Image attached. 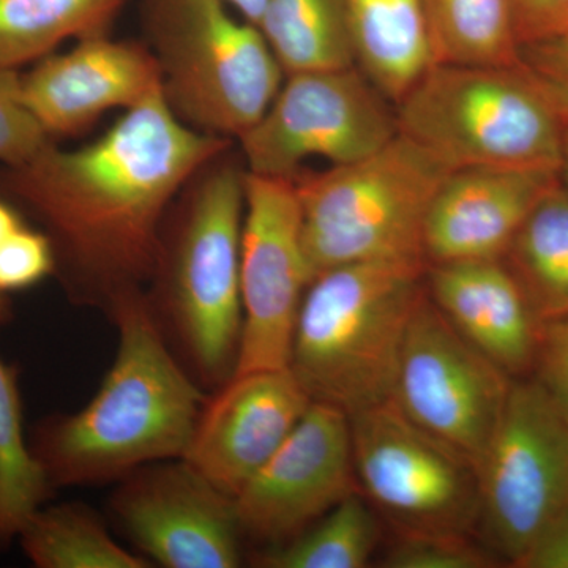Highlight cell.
I'll use <instances>...</instances> for the list:
<instances>
[{
    "instance_id": "12",
    "label": "cell",
    "mask_w": 568,
    "mask_h": 568,
    "mask_svg": "<svg viewBox=\"0 0 568 568\" xmlns=\"http://www.w3.org/2000/svg\"><path fill=\"white\" fill-rule=\"evenodd\" d=\"M310 284L293 179L245 174L241 242L244 308L234 375L287 368L295 321Z\"/></svg>"
},
{
    "instance_id": "22",
    "label": "cell",
    "mask_w": 568,
    "mask_h": 568,
    "mask_svg": "<svg viewBox=\"0 0 568 568\" xmlns=\"http://www.w3.org/2000/svg\"><path fill=\"white\" fill-rule=\"evenodd\" d=\"M126 0H0V71L52 54L70 39L106 33Z\"/></svg>"
},
{
    "instance_id": "8",
    "label": "cell",
    "mask_w": 568,
    "mask_h": 568,
    "mask_svg": "<svg viewBox=\"0 0 568 568\" xmlns=\"http://www.w3.org/2000/svg\"><path fill=\"white\" fill-rule=\"evenodd\" d=\"M477 476V532L518 567L568 504V422L537 379H514Z\"/></svg>"
},
{
    "instance_id": "21",
    "label": "cell",
    "mask_w": 568,
    "mask_h": 568,
    "mask_svg": "<svg viewBox=\"0 0 568 568\" xmlns=\"http://www.w3.org/2000/svg\"><path fill=\"white\" fill-rule=\"evenodd\" d=\"M257 28L284 74L355 65L347 0H267Z\"/></svg>"
},
{
    "instance_id": "35",
    "label": "cell",
    "mask_w": 568,
    "mask_h": 568,
    "mask_svg": "<svg viewBox=\"0 0 568 568\" xmlns=\"http://www.w3.org/2000/svg\"><path fill=\"white\" fill-rule=\"evenodd\" d=\"M230 9L237 11L241 18L245 21L252 22V24H260L261 18H263L265 2L267 0H223Z\"/></svg>"
},
{
    "instance_id": "34",
    "label": "cell",
    "mask_w": 568,
    "mask_h": 568,
    "mask_svg": "<svg viewBox=\"0 0 568 568\" xmlns=\"http://www.w3.org/2000/svg\"><path fill=\"white\" fill-rule=\"evenodd\" d=\"M26 223L24 216L21 212L10 204L9 201L0 197V245L10 237L14 231L20 230L22 224Z\"/></svg>"
},
{
    "instance_id": "15",
    "label": "cell",
    "mask_w": 568,
    "mask_h": 568,
    "mask_svg": "<svg viewBox=\"0 0 568 568\" xmlns=\"http://www.w3.org/2000/svg\"><path fill=\"white\" fill-rule=\"evenodd\" d=\"M310 405L290 368L234 375L209 394L182 458L235 497L282 447Z\"/></svg>"
},
{
    "instance_id": "25",
    "label": "cell",
    "mask_w": 568,
    "mask_h": 568,
    "mask_svg": "<svg viewBox=\"0 0 568 568\" xmlns=\"http://www.w3.org/2000/svg\"><path fill=\"white\" fill-rule=\"evenodd\" d=\"M433 63L515 65L519 44L508 0H422Z\"/></svg>"
},
{
    "instance_id": "29",
    "label": "cell",
    "mask_w": 568,
    "mask_h": 568,
    "mask_svg": "<svg viewBox=\"0 0 568 568\" xmlns=\"http://www.w3.org/2000/svg\"><path fill=\"white\" fill-rule=\"evenodd\" d=\"M54 272L50 237L28 223L0 245V295L31 290Z\"/></svg>"
},
{
    "instance_id": "11",
    "label": "cell",
    "mask_w": 568,
    "mask_h": 568,
    "mask_svg": "<svg viewBox=\"0 0 568 568\" xmlns=\"http://www.w3.org/2000/svg\"><path fill=\"white\" fill-rule=\"evenodd\" d=\"M514 377L467 343L425 293L409 327L392 399L418 426L478 466Z\"/></svg>"
},
{
    "instance_id": "23",
    "label": "cell",
    "mask_w": 568,
    "mask_h": 568,
    "mask_svg": "<svg viewBox=\"0 0 568 568\" xmlns=\"http://www.w3.org/2000/svg\"><path fill=\"white\" fill-rule=\"evenodd\" d=\"M9 295H0V323L10 320ZM20 372L0 358V551L20 536L29 518L54 495L24 435Z\"/></svg>"
},
{
    "instance_id": "13",
    "label": "cell",
    "mask_w": 568,
    "mask_h": 568,
    "mask_svg": "<svg viewBox=\"0 0 568 568\" xmlns=\"http://www.w3.org/2000/svg\"><path fill=\"white\" fill-rule=\"evenodd\" d=\"M111 495L112 519L138 552L166 568H235L244 530L234 497L183 458L133 470Z\"/></svg>"
},
{
    "instance_id": "36",
    "label": "cell",
    "mask_w": 568,
    "mask_h": 568,
    "mask_svg": "<svg viewBox=\"0 0 568 568\" xmlns=\"http://www.w3.org/2000/svg\"><path fill=\"white\" fill-rule=\"evenodd\" d=\"M560 181L568 190V122H564L562 132V160H560Z\"/></svg>"
},
{
    "instance_id": "4",
    "label": "cell",
    "mask_w": 568,
    "mask_h": 568,
    "mask_svg": "<svg viewBox=\"0 0 568 568\" xmlns=\"http://www.w3.org/2000/svg\"><path fill=\"white\" fill-rule=\"evenodd\" d=\"M425 272V263L381 261L342 265L310 282L287 368L312 402L351 417L392 398Z\"/></svg>"
},
{
    "instance_id": "1",
    "label": "cell",
    "mask_w": 568,
    "mask_h": 568,
    "mask_svg": "<svg viewBox=\"0 0 568 568\" xmlns=\"http://www.w3.org/2000/svg\"><path fill=\"white\" fill-rule=\"evenodd\" d=\"M233 142L186 126L160 91L84 148L0 166V197L50 237L67 297L108 316L148 291L174 201Z\"/></svg>"
},
{
    "instance_id": "7",
    "label": "cell",
    "mask_w": 568,
    "mask_h": 568,
    "mask_svg": "<svg viewBox=\"0 0 568 568\" xmlns=\"http://www.w3.org/2000/svg\"><path fill=\"white\" fill-rule=\"evenodd\" d=\"M223 0H142L162 95L196 132L237 141L274 102L286 78L257 26Z\"/></svg>"
},
{
    "instance_id": "26",
    "label": "cell",
    "mask_w": 568,
    "mask_h": 568,
    "mask_svg": "<svg viewBox=\"0 0 568 568\" xmlns=\"http://www.w3.org/2000/svg\"><path fill=\"white\" fill-rule=\"evenodd\" d=\"M379 540L377 514L362 493H354L301 536L265 548L254 562L267 568H364Z\"/></svg>"
},
{
    "instance_id": "30",
    "label": "cell",
    "mask_w": 568,
    "mask_h": 568,
    "mask_svg": "<svg viewBox=\"0 0 568 568\" xmlns=\"http://www.w3.org/2000/svg\"><path fill=\"white\" fill-rule=\"evenodd\" d=\"M519 62L568 122V31L519 48Z\"/></svg>"
},
{
    "instance_id": "27",
    "label": "cell",
    "mask_w": 568,
    "mask_h": 568,
    "mask_svg": "<svg viewBox=\"0 0 568 568\" xmlns=\"http://www.w3.org/2000/svg\"><path fill=\"white\" fill-rule=\"evenodd\" d=\"M488 548L462 534H398L386 552L388 568H488L496 566Z\"/></svg>"
},
{
    "instance_id": "10",
    "label": "cell",
    "mask_w": 568,
    "mask_h": 568,
    "mask_svg": "<svg viewBox=\"0 0 568 568\" xmlns=\"http://www.w3.org/2000/svg\"><path fill=\"white\" fill-rule=\"evenodd\" d=\"M398 133L395 103L353 65L286 74L261 121L237 142L248 173L294 179L306 160L357 162Z\"/></svg>"
},
{
    "instance_id": "5",
    "label": "cell",
    "mask_w": 568,
    "mask_h": 568,
    "mask_svg": "<svg viewBox=\"0 0 568 568\" xmlns=\"http://www.w3.org/2000/svg\"><path fill=\"white\" fill-rule=\"evenodd\" d=\"M395 108L399 133L450 171L559 174L562 118L521 62L433 63Z\"/></svg>"
},
{
    "instance_id": "18",
    "label": "cell",
    "mask_w": 568,
    "mask_h": 568,
    "mask_svg": "<svg viewBox=\"0 0 568 568\" xmlns=\"http://www.w3.org/2000/svg\"><path fill=\"white\" fill-rule=\"evenodd\" d=\"M425 286L458 334L506 375L534 372L541 323L503 260L426 265Z\"/></svg>"
},
{
    "instance_id": "28",
    "label": "cell",
    "mask_w": 568,
    "mask_h": 568,
    "mask_svg": "<svg viewBox=\"0 0 568 568\" xmlns=\"http://www.w3.org/2000/svg\"><path fill=\"white\" fill-rule=\"evenodd\" d=\"M50 142L52 138L22 102L20 71H0V166L28 162Z\"/></svg>"
},
{
    "instance_id": "14",
    "label": "cell",
    "mask_w": 568,
    "mask_h": 568,
    "mask_svg": "<svg viewBox=\"0 0 568 568\" xmlns=\"http://www.w3.org/2000/svg\"><path fill=\"white\" fill-rule=\"evenodd\" d=\"M361 493L349 416L312 402L282 447L234 497L244 536L280 547Z\"/></svg>"
},
{
    "instance_id": "32",
    "label": "cell",
    "mask_w": 568,
    "mask_h": 568,
    "mask_svg": "<svg viewBox=\"0 0 568 568\" xmlns=\"http://www.w3.org/2000/svg\"><path fill=\"white\" fill-rule=\"evenodd\" d=\"M519 48L568 31V0H508Z\"/></svg>"
},
{
    "instance_id": "19",
    "label": "cell",
    "mask_w": 568,
    "mask_h": 568,
    "mask_svg": "<svg viewBox=\"0 0 568 568\" xmlns=\"http://www.w3.org/2000/svg\"><path fill=\"white\" fill-rule=\"evenodd\" d=\"M355 65L395 104L433 65L422 0H347Z\"/></svg>"
},
{
    "instance_id": "33",
    "label": "cell",
    "mask_w": 568,
    "mask_h": 568,
    "mask_svg": "<svg viewBox=\"0 0 568 568\" xmlns=\"http://www.w3.org/2000/svg\"><path fill=\"white\" fill-rule=\"evenodd\" d=\"M519 568H568V504L534 541Z\"/></svg>"
},
{
    "instance_id": "20",
    "label": "cell",
    "mask_w": 568,
    "mask_h": 568,
    "mask_svg": "<svg viewBox=\"0 0 568 568\" xmlns=\"http://www.w3.org/2000/svg\"><path fill=\"white\" fill-rule=\"evenodd\" d=\"M503 263L541 324L568 316V190L560 179L521 224Z\"/></svg>"
},
{
    "instance_id": "16",
    "label": "cell",
    "mask_w": 568,
    "mask_h": 568,
    "mask_svg": "<svg viewBox=\"0 0 568 568\" xmlns=\"http://www.w3.org/2000/svg\"><path fill=\"white\" fill-rule=\"evenodd\" d=\"M20 84L22 102L54 140L81 133L106 111L144 102L162 91V77L148 44L100 33L20 71Z\"/></svg>"
},
{
    "instance_id": "3",
    "label": "cell",
    "mask_w": 568,
    "mask_h": 568,
    "mask_svg": "<svg viewBox=\"0 0 568 568\" xmlns=\"http://www.w3.org/2000/svg\"><path fill=\"white\" fill-rule=\"evenodd\" d=\"M231 148L183 186L164 222L149 308L168 346L207 394L237 366L245 164Z\"/></svg>"
},
{
    "instance_id": "31",
    "label": "cell",
    "mask_w": 568,
    "mask_h": 568,
    "mask_svg": "<svg viewBox=\"0 0 568 568\" xmlns=\"http://www.w3.org/2000/svg\"><path fill=\"white\" fill-rule=\"evenodd\" d=\"M534 372L568 422V316L541 324Z\"/></svg>"
},
{
    "instance_id": "24",
    "label": "cell",
    "mask_w": 568,
    "mask_h": 568,
    "mask_svg": "<svg viewBox=\"0 0 568 568\" xmlns=\"http://www.w3.org/2000/svg\"><path fill=\"white\" fill-rule=\"evenodd\" d=\"M26 558L39 568H149L140 552L112 538L103 518L84 504L40 507L18 536Z\"/></svg>"
},
{
    "instance_id": "6",
    "label": "cell",
    "mask_w": 568,
    "mask_h": 568,
    "mask_svg": "<svg viewBox=\"0 0 568 568\" xmlns=\"http://www.w3.org/2000/svg\"><path fill=\"white\" fill-rule=\"evenodd\" d=\"M446 164L398 133L379 151L293 179L302 212L310 282L342 267L381 261L425 263L424 231Z\"/></svg>"
},
{
    "instance_id": "9",
    "label": "cell",
    "mask_w": 568,
    "mask_h": 568,
    "mask_svg": "<svg viewBox=\"0 0 568 568\" xmlns=\"http://www.w3.org/2000/svg\"><path fill=\"white\" fill-rule=\"evenodd\" d=\"M358 489L396 534L477 532V467L394 399L349 417Z\"/></svg>"
},
{
    "instance_id": "2",
    "label": "cell",
    "mask_w": 568,
    "mask_h": 568,
    "mask_svg": "<svg viewBox=\"0 0 568 568\" xmlns=\"http://www.w3.org/2000/svg\"><path fill=\"white\" fill-rule=\"evenodd\" d=\"M108 317L119 346L99 392L78 413L43 418L28 437L54 489L110 484L182 458L209 396L168 346L145 293L125 298Z\"/></svg>"
},
{
    "instance_id": "17",
    "label": "cell",
    "mask_w": 568,
    "mask_h": 568,
    "mask_svg": "<svg viewBox=\"0 0 568 568\" xmlns=\"http://www.w3.org/2000/svg\"><path fill=\"white\" fill-rule=\"evenodd\" d=\"M559 179L525 171H452L426 215V265L503 260L521 224Z\"/></svg>"
}]
</instances>
